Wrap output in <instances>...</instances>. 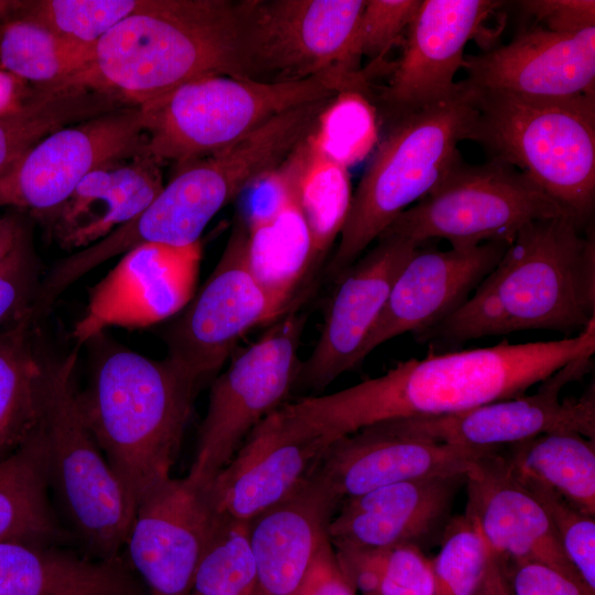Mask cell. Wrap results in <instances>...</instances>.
Masks as SVG:
<instances>
[{
  "label": "cell",
  "mask_w": 595,
  "mask_h": 595,
  "mask_svg": "<svg viewBox=\"0 0 595 595\" xmlns=\"http://www.w3.org/2000/svg\"><path fill=\"white\" fill-rule=\"evenodd\" d=\"M594 351L595 321L556 340L431 351L422 359L400 361L381 376L288 405L333 443L380 422L452 414L522 396L567 363Z\"/></svg>",
  "instance_id": "cell-1"
},
{
  "label": "cell",
  "mask_w": 595,
  "mask_h": 595,
  "mask_svg": "<svg viewBox=\"0 0 595 595\" xmlns=\"http://www.w3.org/2000/svg\"><path fill=\"white\" fill-rule=\"evenodd\" d=\"M592 321L594 234L565 214L522 227L468 299L415 337L458 345L531 329L576 335Z\"/></svg>",
  "instance_id": "cell-2"
},
{
  "label": "cell",
  "mask_w": 595,
  "mask_h": 595,
  "mask_svg": "<svg viewBox=\"0 0 595 595\" xmlns=\"http://www.w3.org/2000/svg\"><path fill=\"white\" fill-rule=\"evenodd\" d=\"M209 75L245 77L235 1L143 0L95 44L74 83L140 107Z\"/></svg>",
  "instance_id": "cell-3"
},
{
  "label": "cell",
  "mask_w": 595,
  "mask_h": 595,
  "mask_svg": "<svg viewBox=\"0 0 595 595\" xmlns=\"http://www.w3.org/2000/svg\"><path fill=\"white\" fill-rule=\"evenodd\" d=\"M202 386L167 357L117 346L100 354L76 402L112 470L138 502L167 479Z\"/></svg>",
  "instance_id": "cell-4"
},
{
  "label": "cell",
  "mask_w": 595,
  "mask_h": 595,
  "mask_svg": "<svg viewBox=\"0 0 595 595\" xmlns=\"http://www.w3.org/2000/svg\"><path fill=\"white\" fill-rule=\"evenodd\" d=\"M467 87L475 107L467 140L523 172L587 226L595 203V96L549 99Z\"/></svg>",
  "instance_id": "cell-5"
},
{
  "label": "cell",
  "mask_w": 595,
  "mask_h": 595,
  "mask_svg": "<svg viewBox=\"0 0 595 595\" xmlns=\"http://www.w3.org/2000/svg\"><path fill=\"white\" fill-rule=\"evenodd\" d=\"M447 99L392 120L360 182L326 274L337 281L392 221L422 199L462 159L475 107L458 82Z\"/></svg>",
  "instance_id": "cell-6"
},
{
  "label": "cell",
  "mask_w": 595,
  "mask_h": 595,
  "mask_svg": "<svg viewBox=\"0 0 595 595\" xmlns=\"http://www.w3.org/2000/svg\"><path fill=\"white\" fill-rule=\"evenodd\" d=\"M355 88L336 76L281 83L204 76L140 106L145 151L161 164L177 166L234 143L282 112Z\"/></svg>",
  "instance_id": "cell-7"
},
{
  "label": "cell",
  "mask_w": 595,
  "mask_h": 595,
  "mask_svg": "<svg viewBox=\"0 0 595 595\" xmlns=\"http://www.w3.org/2000/svg\"><path fill=\"white\" fill-rule=\"evenodd\" d=\"M77 355L51 361L43 420L47 478L55 509L83 554L121 560L137 504L83 421L76 402Z\"/></svg>",
  "instance_id": "cell-8"
},
{
  "label": "cell",
  "mask_w": 595,
  "mask_h": 595,
  "mask_svg": "<svg viewBox=\"0 0 595 595\" xmlns=\"http://www.w3.org/2000/svg\"><path fill=\"white\" fill-rule=\"evenodd\" d=\"M365 2L235 1L244 76L266 83L336 76L369 90L356 45Z\"/></svg>",
  "instance_id": "cell-9"
},
{
  "label": "cell",
  "mask_w": 595,
  "mask_h": 595,
  "mask_svg": "<svg viewBox=\"0 0 595 595\" xmlns=\"http://www.w3.org/2000/svg\"><path fill=\"white\" fill-rule=\"evenodd\" d=\"M565 214L517 167L495 159L482 164L461 159L381 235L399 236L419 246L442 238L451 248L510 244L527 224Z\"/></svg>",
  "instance_id": "cell-10"
},
{
  "label": "cell",
  "mask_w": 595,
  "mask_h": 595,
  "mask_svg": "<svg viewBox=\"0 0 595 595\" xmlns=\"http://www.w3.org/2000/svg\"><path fill=\"white\" fill-rule=\"evenodd\" d=\"M307 315L291 311L232 357L210 386L193 463L185 476L205 487L228 463L250 431L280 408L295 387L299 348Z\"/></svg>",
  "instance_id": "cell-11"
},
{
  "label": "cell",
  "mask_w": 595,
  "mask_h": 595,
  "mask_svg": "<svg viewBox=\"0 0 595 595\" xmlns=\"http://www.w3.org/2000/svg\"><path fill=\"white\" fill-rule=\"evenodd\" d=\"M181 313L166 333V357L202 387L218 375L250 329L288 313L249 267L247 228L239 212L214 270Z\"/></svg>",
  "instance_id": "cell-12"
},
{
  "label": "cell",
  "mask_w": 595,
  "mask_h": 595,
  "mask_svg": "<svg viewBox=\"0 0 595 595\" xmlns=\"http://www.w3.org/2000/svg\"><path fill=\"white\" fill-rule=\"evenodd\" d=\"M592 357L576 358L539 382L531 394L493 401L457 413L380 422L386 429L440 443L501 448L552 432H574L594 440V386L578 398L560 399L561 390L580 380Z\"/></svg>",
  "instance_id": "cell-13"
},
{
  "label": "cell",
  "mask_w": 595,
  "mask_h": 595,
  "mask_svg": "<svg viewBox=\"0 0 595 595\" xmlns=\"http://www.w3.org/2000/svg\"><path fill=\"white\" fill-rule=\"evenodd\" d=\"M145 152L140 107H121L65 126L0 174V206L33 217L62 204L96 167Z\"/></svg>",
  "instance_id": "cell-14"
},
{
  "label": "cell",
  "mask_w": 595,
  "mask_h": 595,
  "mask_svg": "<svg viewBox=\"0 0 595 595\" xmlns=\"http://www.w3.org/2000/svg\"><path fill=\"white\" fill-rule=\"evenodd\" d=\"M331 444L283 403L250 431L204 489L221 518L250 522L295 493Z\"/></svg>",
  "instance_id": "cell-15"
},
{
  "label": "cell",
  "mask_w": 595,
  "mask_h": 595,
  "mask_svg": "<svg viewBox=\"0 0 595 595\" xmlns=\"http://www.w3.org/2000/svg\"><path fill=\"white\" fill-rule=\"evenodd\" d=\"M204 489L171 477L137 505L125 548L151 595H191L198 564L224 522Z\"/></svg>",
  "instance_id": "cell-16"
},
{
  "label": "cell",
  "mask_w": 595,
  "mask_h": 595,
  "mask_svg": "<svg viewBox=\"0 0 595 595\" xmlns=\"http://www.w3.org/2000/svg\"><path fill=\"white\" fill-rule=\"evenodd\" d=\"M91 289L73 336L86 344L107 328L147 327L181 313L194 296L201 241L187 246L143 244L121 255Z\"/></svg>",
  "instance_id": "cell-17"
},
{
  "label": "cell",
  "mask_w": 595,
  "mask_h": 595,
  "mask_svg": "<svg viewBox=\"0 0 595 595\" xmlns=\"http://www.w3.org/2000/svg\"><path fill=\"white\" fill-rule=\"evenodd\" d=\"M504 2L494 0H421L408 28L403 52L381 104L394 120L450 98L463 66L464 48Z\"/></svg>",
  "instance_id": "cell-18"
},
{
  "label": "cell",
  "mask_w": 595,
  "mask_h": 595,
  "mask_svg": "<svg viewBox=\"0 0 595 595\" xmlns=\"http://www.w3.org/2000/svg\"><path fill=\"white\" fill-rule=\"evenodd\" d=\"M420 247L399 236L381 235L342 274L318 339L302 363L295 386L322 390L360 365L363 345L399 272Z\"/></svg>",
  "instance_id": "cell-19"
},
{
  "label": "cell",
  "mask_w": 595,
  "mask_h": 595,
  "mask_svg": "<svg viewBox=\"0 0 595 595\" xmlns=\"http://www.w3.org/2000/svg\"><path fill=\"white\" fill-rule=\"evenodd\" d=\"M240 213L247 228L249 267L289 313L299 310L318 272L307 223L294 188L292 154L289 170L275 169L255 180Z\"/></svg>",
  "instance_id": "cell-20"
},
{
  "label": "cell",
  "mask_w": 595,
  "mask_h": 595,
  "mask_svg": "<svg viewBox=\"0 0 595 595\" xmlns=\"http://www.w3.org/2000/svg\"><path fill=\"white\" fill-rule=\"evenodd\" d=\"M509 244L424 250L399 272L385 306L360 350V364L396 336L425 331L456 311L497 264Z\"/></svg>",
  "instance_id": "cell-21"
},
{
  "label": "cell",
  "mask_w": 595,
  "mask_h": 595,
  "mask_svg": "<svg viewBox=\"0 0 595 595\" xmlns=\"http://www.w3.org/2000/svg\"><path fill=\"white\" fill-rule=\"evenodd\" d=\"M463 84L533 98L595 96V28L562 33L537 26L508 44L464 57Z\"/></svg>",
  "instance_id": "cell-22"
},
{
  "label": "cell",
  "mask_w": 595,
  "mask_h": 595,
  "mask_svg": "<svg viewBox=\"0 0 595 595\" xmlns=\"http://www.w3.org/2000/svg\"><path fill=\"white\" fill-rule=\"evenodd\" d=\"M496 450L440 443L374 424L333 442L315 472L342 504L399 482L466 475L482 456Z\"/></svg>",
  "instance_id": "cell-23"
},
{
  "label": "cell",
  "mask_w": 595,
  "mask_h": 595,
  "mask_svg": "<svg viewBox=\"0 0 595 595\" xmlns=\"http://www.w3.org/2000/svg\"><path fill=\"white\" fill-rule=\"evenodd\" d=\"M464 484V515L477 527L494 556L507 564H545L585 588L545 510L513 476L500 448L482 456L466 474Z\"/></svg>",
  "instance_id": "cell-24"
},
{
  "label": "cell",
  "mask_w": 595,
  "mask_h": 595,
  "mask_svg": "<svg viewBox=\"0 0 595 595\" xmlns=\"http://www.w3.org/2000/svg\"><path fill=\"white\" fill-rule=\"evenodd\" d=\"M465 477L410 479L345 499L329 521V540L367 549L419 545L451 520Z\"/></svg>",
  "instance_id": "cell-25"
},
{
  "label": "cell",
  "mask_w": 595,
  "mask_h": 595,
  "mask_svg": "<svg viewBox=\"0 0 595 595\" xmlns=\"http://www.w3.org/2000/svg\"><path fill=\"white\" fill-rule=\"evenodd\" d=\"M340 499L314 470L289 498L249 522L256 595H298L309 569L329 539Z\"/></svg>",
  "instance_id": "cell-26"
},
{
  "label": "cell",
  "mask_w": 595,
  "mask_h": 595,
  "mask_svg": "<svg viewBox=\"0 0 595 595\" xmlns=\"http://www.w3.org/2000/svg\"><path fill=\"white\" fill-rule=\"evenodd\" d=\"M163 186L161 163L145 151L96 167L62 204L34 217L58 247L78 251L132 220Z\"/></svg>",
  "instance_id": "cell-27"
},
{
  "label": "cell",
  "mask_w": 595,
  "mask_h": 595,
  "mask_svg": "<svg viewBox=\"0 0 595 595\" xmlns=\"http://www.w3.org/2000/svg\"><path fill=\"white\" fill-rule=\"evenodd\" d=\"M69 545L0 542V595H140L121 560L101 561Z\"/></svg>",
  "instance_id": "cell-28"
},
{
  "label": "cell",
  "mask_w": 595,
  "mask_h": 595,
  "mask_svg": "<svg viewBox=\"0 0 595 595\" xmlns=\"http://www.w3.org/2000/svg\"><path fill=\"white\" fill-rule=\"evenodd\" d=\"M30 314L0 332V463L41 429L51 361L34 342Z\"/></svg>",
  "instance_id": "cell-29"
},
{
  "label": "cell",
  "mask_w": 595,
  "mask_h": 595,
  "mask_svg": "<svg viewBox=\"0 0 595 595\" xmlns=\"http://www.w3.org/2000/svg\"><path fill=\"white\" fill-rule=\"evenodd\" d=\"M74 544L50 491L43 424L19 451L0 463V542Z\"/></svg>",
  "instance_id": "cell-30"
},
{
  "label": "cell",
  "mask_w": 595,
  "mask_h": 595,
  "mask_svg": "<svg viewBox=\"0 0 595 595\" xmlns=\"http://www.w3.org/2000/svg\"><path fill=\"white\" fill-rule=\"evenodd\" d=\"M510 448L505 458L518 480L547 487L595 517L594 440L574 432H552Z\"/></svg>",
  "instance_id": "cell-31"
},
{
  "label": "cell",
  "mask_w": 595,
  "mask_h": 595,
  "mask_svg": "<svg viewBox=\"0 0 595 595\" xmlns=\"http://www.w3.org/2000/svg\"><path fill=\"white\" fill-rule=\"evenodd\" d=\"M121 107L127 106L74 83L37 87L20 110L0 117V174L47 134Z\"/></svg>",
  "instance_id": "cell-32"
},
{
  "label": "cell",
  "mask_w": 595,
  "mask_h": 595,
  "mask_svg": "<svg viewBox=\"0 0 595 595\" xmlns=\"http://www.w3.org/2000/svg\"><path fill=\"white\" fill-rule=\"evenodd\" d=\"M295 194L321 268L347 218L353 190L348 169L315 151L306 138L292 153Z\"/></svg>",
  "instance_id": "cell-33"
},
{
  "label": "cell",
  "mask_w": 595,
  "mask_h": 595,
  "mask_svg": "<svg viewBox=\"0 0 595 595\" xmlns=\"http://www.w3.org/2000/svg\"><path fill=\"white\" fill-rule=\"evenodd\" d=\"M93 48L72 43L32 20L0 22V69L34 87L73 83L86 67Z\"/></svg>",
  "instance_id": "cell-34"
},
{
  "label": "cell",
  "mask_w": 595,
  "mask_h": 595,
  "mask_svg": "<svg viewBox=\"0 0 595 595\" xmlns=\"http://www.w3.org/2000/svg\"><path fill=\"white\" fill-rule=\"evenodd\" d=\"M143 0H1V21L28 19L63 39L84 46L95 44Z\"/></svg>",
  "instance_id": "cell-35"
},
{
  "label": "cell",
  "mask_w": 595,
  "mask_h": 595,
  "mask_svg": "<svg viewBox=\"0 0 595 595\" xmlns=\"http://www.w3.org/2000/svg\"><path fill=\"white\" fill-rule=\"evenodd\" d=\"M378 132V112L369 93L346 89L327 101L306 140L315 151L348 169L371 152Z\"/></svg>",
  "instance_id": "cell-36"
},
{
  "label": "cell",
  "mask_w": 595,
  "mask_h": 595,
  "mask_svg": "<svg viewBox=\"0 0 595 595\" xmlns=\"http://www.w3.org/2000/svg\"><path fill=\"white\" fill-rule=\"evenodd\" d=\"M193 592L199 595H256L249 522L224 520L198 564Z\"/></svg>",
  "instance_id": "cell-37"
},
{
  "label": "cell",
  "mask_w": 595,
  "mask_h": 595,
  "mask_svg": "<svg viewBox=\"0 0 595 595\" xmlns=\"http://www.w3.org/2000/svg\"><path fill=\"white\" fill-rule=\"evenodd\" d=\"M491 553L474 522L461 515L442 532L441 548L431 559L434 595H478Z\"/></svg>",
  "instance_id": "cell-38"
},
{
  "label": "cell",
  "mask_w": 595,
  "mask_h": 595,
  "mask_svg": "<svg viewBox=\"0 0 595 595\" xmlns=\"http://www.w3.org/2000/svg\"><path fill=\"white\" fill-rule=\"evenodd\" d=\"M520 483L541 504L566 559L587 592L595 595V517L578 510L547 487Z\"/></svg>",
  "instance_id": "cell-39"
},
{
  "label": "cell",
  "mask_w": 595,
  "mask_h": 595,
  "mask_svg": "<svg viewBox=\"0 0 595 595\" xmlns=\"http://www.w3.org/2000/svg\"><path fill=\"white\" fill-rule=\"evenodd\" d=\"M421 0H366L360 14L356 45L376 68L379 61L407 30Z\"/></svg>",
  "instance_id": "cell-40"
},
{
  "label": "cell",
  "mask_w": 595,
  "mask_h": 595,
  "mask_svg": "<svg viewBox=\"0 0 595 595\" xmlns=\"http://www.w3.org/2000/svg\"><path fill=\"white\" fill-rule=\"evenodd\" d=\"M40 282L39 261L29 237L0 270V332L30 314Z\"/></svg>",
  "instance_id": "cell-41"
},
{
  "label": "cell",
  "mask_w": 595,
  "mask_h": 595,
  "mask_svg": "<svg viewBox=\"0 0 595 595\" xmlns=\"http://www.w3.org/2000/svg\"><path fill=\"white\" fill-rule=\"evenodd\" d=\"M375 595H434L431 559L415 544L382 549Z\"/></svg>",
  "instance_id": "cell-42"
},
{
  "label": "cell",
  "mask_w": 595,
  "mask_h": 595,
  "mask_svg": "<svg viewBox=\"0 0 595 595\" xmlns=\"http://www.w3.org/2000/svg\"><path fill=\"white\" fill-rule=\"evenodd\" d=\"M515 595H589L559 571L532 561L504 563Z\"/></svg>",
  "instance_id": "cell-43"
},
{
  "label": "cell",
  "mask_w": 595,
  "mask_h": 595,
  "mask_svg": "<svg viewBox=\"0 0 595 595\" xmlns=\"http://www.w3.org/2000/svg\"><path fill=\"white\" fill-rule=\"evenodd\" d=\"M519 6L541 26L554 32L576 33L595 28L594 0H529Z\"/></svg>",
  "instance_id": "cell-44"
},
{
  "label": "cell",
  "mask_w": 595,
  "mask_h": 595,
  "mask_svg": "<svg viewBox=\"0 0 595 595\" xmlns=\"http://www.w3.org/2000/svg\"><path fill=\"white\" fill-rule=\"evenodd\" d=\"M298 595H357L338 565L329 539L316 553Z\"/></svg>",
  "instance_id": "cell-45"
},
{
  "label": "cell",
  "mask_w": 595,
  "mask_h": 595,
  "mask_svg": "<svg viewBox=\"0 0 595 595\" xmlns=\"http://www.w3.org/2000/svg\"><path fill=\"white\" fill-rule=\"evenodd\" d=\"M29 237L30 225L23 212L14 209L0 217V270Z\"/></svg>",
  "instance_id": "cell-46"
},
{
  "label": "cell",
  "mask_w": 595,
  "mask_h": 595,
  "mask_svg": "<svg viewBox=\"0 0 595 595\" xmlns=\"http://www.w3.org/2000/svg\"><path fill=\"white\" fill-rule=\"evenodd\" d=\"M36 90L37 87L0 69V117L20 110Z\"/></svg>",
  "instance_id": "cell-47"
},
{
  "label": "cell",
  "mask_w": 595,
  "mask_h": 595,
  "mask_svg": "<svg viewBox=\"0 0 595 595\" xmlns=\"http://www.w3.org/2000/svg\"><path fill=\"white\" fill-rule=\"evenodd\" d=\"M478 595H515L504 562L493 554Z\"/></svg>",
  "instance_id": "cell-48"
},
{
  "label": "cell",
  "mask_w": 595,
  "mask_h": 595,
  "mask_svg": "<svg viewBox=\"0 0 595 595\" xmlns=\"http://www.w3.org/2000/svg\"><path fill=\"white\" fill-rule=\"evenodd\" d=\"M191 595H199V594H197V593L193 592V593H192Z\"/></svg>",
  "instance_id": "cell-49"
}]
</instances>
